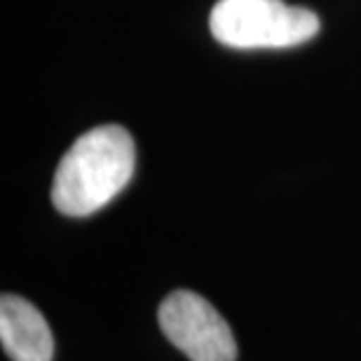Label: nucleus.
Returning <instances> with one entry per match:
<instances>
[{"instance_id": "7ed1b4c3", "label": "nucleus", "mask_w": 361, "mask_h": 361, "mask_svg": "<svg viewBox=\"0 0 361 361\" xmlns=\"http://www.w3.org/2000/svg\"><path fill=\"white\" fill-rule=\"evenodd\" d=\"M157 319L171 345L190 361H235L237 343L228 322L212 302L192 291L169 293L157 310Z\"/></svg>"}, {"instance_id": "f03ea898", "label": "nucleus", "mask_w": 361, "mask_h": 361, "mask_svg": "<svg viewBox=\"0 0 361 361\" xmlns=\"http://www.w3.org/2000/svg\"><path fill=\"white\" fill-rule=\"evenodd\" d=\"M212 35L235 49H286L319 33V17L284 0H219L209 17Z\"/></svg>"}, {"instance_id": "f257e3e1", "label": "nucleus", "mask_w": 361, "mask_h": 361, "mask_svg": "<svg viewBox=\"0 0 361 361\" xmlns=\"http://www.w3.org/2000/svg\"><path fill=\"white\" fill-rule=\"evenodd\" d=\"M136 146L120 125H101L82 134L61 157L52 180L56 212L82 219L115 200L132 180Z\"/></svg>"}, {"instance_id": "20e7f679", "label": "nucleus", "mask_w": 361, "mask_h": 361, "mask_svg": "<svg viewBox=\"0 0 361 361\" xmlns=\"http://www.w3.org/2000/svg\"><path fill=\"white\" fill-rule=\"evenodd\" d=\"M0 343L12 361H52L54 341L40 310L21 295L0 298Z\"/></svg>"}]
</instances>
